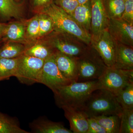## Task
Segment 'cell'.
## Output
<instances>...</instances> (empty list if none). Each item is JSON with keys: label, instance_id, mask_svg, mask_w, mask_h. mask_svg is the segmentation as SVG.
Instances as JSON below:
<instances>
[{"label": "cell", "instance_id": "1", "mask_svg": "<svg viewBox=\"0 0 133 133\" xmlns=\"http://www.w3.org/2000/svg\"><path fill=\"white\" fill-rule=\"evenodd\" d=\"M100 89L98 80L72 81L53 93L57 105L60 108L68 106L80 109L93 92Z\"/></svg>", "mask_w": 133, "mask_h": 133}, {"label": "cell", "instance_id": "2", "mask_svg": "<svg viewBox=\"0 0 133 133\" xmlns=\"http://www.w3.org/2000/svg\"><path fill=\"white\" fill-rule=\"evenodd\" d=\"M36 12L45 14L49 17L54 24V30L74 36L86 44L91 45V35L81 27L71 15L55 3L52 2Z\"/></svg>", "mask_w": 133, "mask_h": 133}, {"label": "cell", "instance_id": "3", "mask_svg": "<svg viewBox=\"0 0 133 133\" xmlns=\"http://www.w3.org/2000/svg\"><path fill=\"white\" fill-rule=\"evenodd\" d=\"M80 109L88 117L114 115L121 117L123 111L116 96L104 89L93 92Z\"/></svg>", "mask_w": 133, "mask_h": 133}, {"label": "cell", "instance_id": "4", "mask_svg": "<svg viewBox=\"0 0 133 133\" xmlns=\"http://www.w3.org/2000/svg\"><path fill=\"white\" fill-rule=\"evenodd\" d=\"M75 58L77 70V82L98 80L107 68L91 45L83 55Z\"/></svg>", "mask_w": 133, "mask_h": 133}, {"label": "cell", "instance_id": "5", "mask_svg": "<svg viewBox=\"0 0 133 133\" xmlns=\"http://www.w3.org/2000/svg\"><path fill=\"white\" fill-rule=\"evenodd\" d=\"M51 33L47 43L60 52L72 57L77 58L82 56L91 45L68 33L55 30Z\"/></svg>", "mask_w": 133, "mask_h": 133}, {"label": "cell", "instance_id": "6", "mask_svg": "<svg viewBox=\"0 0 133 133\" xmlns=\"http://www.w3.org/2000/svg\"><path fill=\"white\" fill-rule=\"evenodd\" d=\"M100 89L109 91L116 96L131 82H133V70L107 67L98 79Z\"/></svg>", "mask_w": 133, "mask_h": 133}, {"label": "cell", "instance_id": "7", "mask_svg": "<svg viewBox=\"0 0 133 133\" xmlns=\"http://www.w3.org/2000/svg\"><path fill=\"white\" fill-rule=\"evenodd\" d=\"M91 45L97 52L107 67L114 66L117 42L107 29L95 35L91 36Z\"/></svg>", "mask_w": 133, "mask_h": 133}, {"label": "cell", "instance_id": "8", "mask_svg": "<svg viewBox=\"0 0 133 133\" xmlns=\"http://www.w3.org/2000/svg\"><path fill=\"white\" fill-rule=\"evenodd\" d=\"M44 60L24 54L20 56L15 77L21 83L28 85L39 83Z\"/></svg>", "mask_w": 133, "mask_h": 133}, {"label": "cell", "instance_id": "9", "mask_svg": "<svg viewBox=\"0 0 133 133\" xmlns=\"http://www.w3.org/2000/svg\"><path fill=\"white\" fill-rule=\"evenodd\" d=\"M53 55L44 60L39 83L46 85L54 92L58 88L69 84L72 81L66 78L60 71Z\"/></svg>", "mask_w": 133, "mask_h": 133}, {"label": "cell", "instance_id": "10", "mask_svg": "<svg viewBox=\"0 0 133 133\" xmlns=\"http://www.w3.org/2000/svg\"><path fill=\"white\" fill-rule=\"evenodd\" d=\"M107 29L116 42L133 46V24L122 19H109Z\"/></svg>", "mask_w": 133, "mask_h": 133}, {"label": "cell", "instance_id": "11", "mask_svg": "<svg viewBox=\"0 0 133 133\" xmlns=\"http://www.w3.org/2000/svg\"><path fill=\"white\" fill-rule=\"evenodd\" d=\"M91 36L107 29L109 19L106 14L102 0H91Z\"/></svg>", "mask_w": 133, "mask_h": 133}, {"label": "cell", "instance_id": "12", "mask_svg": "<svg viewBox=\"0 0 133 133\" xmlns=\"http://www.w3.org/2000/svg\"><path fill=\"white\" fill-rule=\"evenodd\" d=\"M65 118L69 121L70 130L74 133H87L88 125L85 114L79 108L68 106L62 107Z\"/></svg>", "mask_w": 133, "mask_h": 133}, {"label": "cell", "instance_id": "13", "mask_svg": "<svg viewBox=\"0 0 133 133\" xmlns=\"http://www.w3.org/2000/svg\"><path fill=\"white\" fill-rule=\"evenodd\" d=\"M28 3V0H0V19H22Z\"/></svg>", "mask_w": 133, "mask_h": 133}, {"label": "cell", "instance_id": "14", "mask_svg": "<svg viewBox=\"0 0 133 133\" xmlns=\"http://www.w3.org/2000/svg\"><path fill=\"white\" fill-rule=\"evenodd\" d=\"M55 62L63 75L71 81H77V70L76 58L56 50L54 54Z\"/></svg>", "mask_w": 133, "mask_h": 133}, {"label": "cell", "instance_id": "15", "mask_svg": "<svg viewBox=\"0 0 133 133\" xmlns=\"http://www.w3.org/2000/svg\"><path fill=\"white\" fill-rule=\"evenodd\" d=\"M26 22H13L7 24L3 36V42H11L28 44L26 40Z\"/></svg>", "mask_w": 133, "mask_h": 133}, {"label": "cell", "instance_id": "16", "mask_svg": "<svg viewBox=\"0 0 133 133\" xmlns=\"http://www.w3.org/2000/svg\"><path fill=\"white\" fill-rule=\"evenodd\" d=\"M114 67L122 70H133V46L117 42L116 58Z\"/></svg>", "mask_w": 133, "mask_h": 133}, {"label": "cell", "instance_id": "17", "mask_svg": "<svg viewBox=\"0 0 133 133\" xmlns=\"http://www.w3.org/2000/svg\"><path fill=\"white\" fill-rule=\"evenodd\" d=\"M30 127L36 133H73L62 123L48 120H37L31 123Z\"/></svg>", "mask_w": 133, "mask_h": 133}, {"label": "cell", "instance_id": "18", "mask_svg": "<svg viewBox=\"0 0 133 133\" xmlns=\"http://www.w3.org/2000/svg\"><path fill=\"white\" fill-rule=\"evenodd\" d=\"M90 1L85 4L79 5L71 16L81 27L91 35Z\"/></svg>", "mask_w": 133, "mask_h": 133}, {"label": "cell", "instance_id": "19", "mask_svg": "<svg viewBox=\"0 0 133 133\" xmlns=\"http://www.w3.org/2000/svg\"><path fill=\"white\" fill-rule=\"evenodd\" d=\"M56 50L48 43H37L26 47L24 55L45 60L54 55Z\"/></svg>", "mask_w": 133, "mask_h": 133}, {"label": "cell", "instance_id": "20", "mask_svg": "<svg viewBox=\"0 0 133 133\" xmlns=\"http://www.w3.org/2000/svg\"><path fill=\"white\" fill-rule=\"evenodd\" d=\"M19 64V57L13 58L0 57V81L16 76Z\"/></svg>", "mask_w": 133, "mask_h": 133}, {"label": "cell", "instance_id": "21", "mask_svg": "<svg viewBox=\"0 0 133 133\" xmlns=\"http://www.w3.org/2000/svg\"><path fill=\"white\" fill-rule=\"evenodd\" d=\"M92 117L106 130L107 133H119L121 117L118 115H101Z\"/></svg>", "mask_w": 133, "mask_h": 133}, {"label": "cell", "instance_id": "22", "mask_svg": "<svg viewBox=\"0 0 133 133\" xmlns=\"http://www.w3.org/2000/svg\"><path fill=\"white\" fill-rule=\"evenodd\" d=\"M102 1L108 19L121 18L125 8V0H102Z\"/></svg>", "mask_w": 133, "mask_h": 133}, {"label": "cell", "instance_id": "23", "mask_svg": "<svg viewBox=\"0 0 133 133\" xmlns=\"http://www.w3.org/2000/svg\"><path fill=\"white\" fill-rule=\"evenodd\" d=\"M26 47L21 43L9 42L0 48V57L13 58L24 54Z\"/></svg>", "mask_w": 133, "mask_h": 133}, {"label": "cell", "instance_id": "24", "mask_svg": "<svg viewBox=\"0 0 133 133\" xmlns=\"http://www.w3.org/2000/svg\"><path fill=\"white\" fill-rule=\"evenodd\" d=\"M116 97L122 109H133V82L127 85Z\"/></svg>", "mask_w": 133, "mask_h": 133}, {"label": "cell", "instance_id": "25", "mask_svg": "<svg viewBox=\"0 0 133 133\" xmlns=\"http://www.w3.org/2000/svg\"><path fill=\"white\" fill-rule=\"evenodd\" d=\"M12 118L0 112V133H29Z\"/></svg>", "mask_w": 133, "mask_h": 133}, {"label": "cell", "instance_id": "26", "mask_svg": "<svg viewBox=\"0 0 133 133\" xmlns=\"http://www.w3.org/2000/svg\"><path fill=\"white\" fill-rule=\"evenodd\" d=\"M26 37L28 43L40 38L38 15L26 22Z\"/></svg>", "mask_w": 133, "mask_h": 133}, {"label": "cell", "instance_id": "27", "mask_svg": "<svg viewBox=\"0 0 133 133\" xmlns=\"http://www.w3.org/2000/svg\"><path fill=\"white\" fill-rule=\"evenodd\" d=\"M133 133V109H123L119 133Z\"/></svg>", "mask_w": 133, "mask_h": 133}, {"label": "cell", "instance_id": "28", "mask_svg": "<svg viewBox=\"0 0 133 133\" xmlns=\"http://www.w3.org/2000/svg\"><path fill=\"white\" fill-rule=\"evenodd\" d=\"M38 15L40 37H42L52 32L55 28L53 22L49 17L42 13H38Z\"/></svg>", "mask_w": 133, "mask_h": 133}, {"label": "cell", "instance_id": "29", "mask_svg": "<svg viewBox=\"0 0 133 133\" xmlns=\"http://www.w3.org/2000/svg\"><path fill=\"white\" fill-rule=\"evenodd\" d=\"M121 19L133 24V0H125V8Z\"/></svg>", "mask_w": 133, "mask_h": 133}, {"label": "cell", "instance_id": "30", "mask_svg": "<svg viewBox=\"0 0 133 133\" xmlns=\"http://www.w3.org/2000/svg\"><path fill=\"white\" fill-rule=\"evenodd\" d=\"M56 4L61 7L70 15H71L76 8L79 5L78 0H60Z\"/></svg>", "mask_w": 133, "mask_h": 133}, {"label": "cell", "instance_id": "31", "mask_svg": "<svg viewBox=\"0 0 133 133\" xmlns=\"http://www.w3.org/2000/svg\"><path fill=\"white\" fill-rule=\"evenodd\" d=\"M88 128L87 133H107V131L101 126L93 117H88Z\"/></svg>", "mask_w": 133, "mask_h": 133}, {"label": "cell", "instance_id": "32", "mask_svg": "<svg viewBox=\"0 0 133 133\" xmlns=\"http://www.w3.org/2000/svg\"><path fill=\"white\" fill-rule=\"evenodd\" d=\"M35 11L43 8L53 2L52 0H28Z\"/></svg>", "mask_w": 133, "mask_h": 133}, {"label": "cell", "instance_id": "33", "mask_svg": "<svg viewBox=\"0 0 133 133\" xmlns=\"http://www.w3.org/2000/svg\"><path fill=\"white\" fill-rule=\"evenodd\" d=\"M6 25L7 23H0V46L2 43L3 42V36Z\"/></svg>", "mask_w": 133, "mask_h": 133}, {"label": "cell", "instance_id": "34", "mask_svg": "<svg viewBox=\"0 0 133 133\" xmlns=\"http://www.w3.org/2000/svg\"><path fill=\"white\" fill-rule=\"evenodd\" d=\"M90 1L91 0H78V2L79 5H82L85 4Z\"/></svg>", "mask_w": 133, "mask_h": 133}, {"label": "cell", "instance_id": "35", "mask_svg": "<svg viewBox=\"0 0 133 133\" xmlns=\"http://www.w3.org/2000/svg\"><path fill=\"white\" fill-rule=\"evenodd\" d=\"M60 1V0H52V1H53V2L55 3H56V4L57 3Z\"/></svg>", "mask_w": 133, "mask_h": 133}]
</instances>
